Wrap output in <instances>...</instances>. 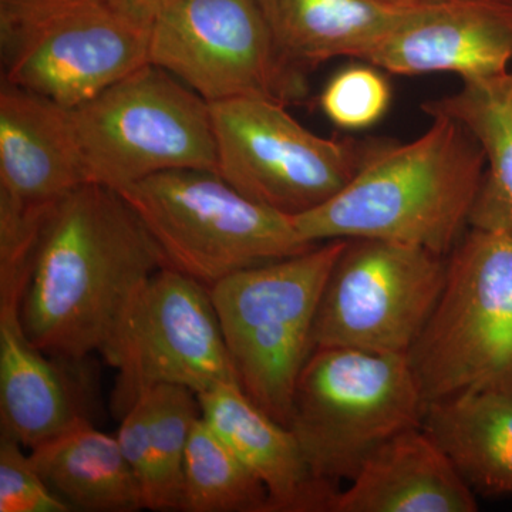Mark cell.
<instances>
[{
    "mask_svg": "<svg viewBox=\"0 0 512 512\" xmlns=\"http://www.w3.org/2000/svg\"><path fill=\"white\" fill-rule=\"evenodd\" d=\"M163 252L119 191L87 183L47 214L19 316L33 345L83 362L106 349Z\"/></svg>",
    "mask_w": 512,
    "mask_h": 512,
    "instance_id": "6da1fadb",
    "label": "cell"
},
{
    "mask_svg": "<svg viewBox=\"0 0 512 512\" xmlns=\"http://www.w3.org/2000/svg\"><path fill=\"white\" fill-rule=\"evenodd\" d=\"M431 120L410 143L382 140L335 197L293 217L301 237L311 244L384 239L450 254L470 228L487 160L460 121Z\"/></svg>",
    "mask_w": 512,
    "mask_h": 512,
    "instance_id": "7a4b0ae2",
    "label": "cell"
},
{
    "mask_svg": "<svg viewBox=\"0 0 512 512\" xmlns=\"http://www.w3.org/2000/svg\"><path fill=\"white\" fill-rule=\"evenodd\" d=\"M140 0H0L2 82L76 109L148 63Z\"/></svg>",
    "mask_w": 512,
    "mask_h": 512,
    "instance_id": "3957f363",
    "label": "cell"
},
{
    "mask_svg": "<svg viewBox=\"0 0 512 512\" xmlns=\"http://www.w3.org/2000/svg\"><path fill=\"white\" fill-rule=\"evenodd\" d=\"M346 242H320L208 289L242 390L286 427L296 384L313 352L320 299Z\"/></svg>",
    "mask_w": 512,
    "mask_h": 512,
    "instance_id": "277c9868",
    "label": "cell"
},
{
    "mask_svg": "<svg viewBox=\"0 0 512 512\" xmlns=\"http://www.w3.org/2000/svg\"><path fill=\"white\" fill-rule=\"evenodd\" d=\"M120 194L167 265L208 289L318 245L301 237L292 217L249 200L214 171H164Z\"/></svg>",
    "mask_w": 512,
    "mask_h": 512,
    "instance_id": "5b68a950",
    "label": "cell"
},
{
    "mask_svg": "<svg viewBox=\"0 0 512 512\" xmlns=\"http://www.w3.org/2000/svg\"><path fill=\"white\" fill-rule=\"evenodd\" d=\"M424 407L407 355L319 348L296 384L289 429L313 471L338 484L387 440L421 426Z\"/></svg>",
    "mask_w": 512,
    "mask_h": 512,
    "instance_id": "8992f818",
    "label": "cell"
},
{
    "mask_svg": "<svg viewBox=\"0 0 512 512\" xmlns=\"http://www.w3.org/2000/svg\"><path fill=\"white\" fill-rule=\"evenodd\" d=\"M424 403L512 382V234L470 227L407 353Z\"/></svg>",
    "mask_w": 512,
    "mask_h": 512,
    "instance_id": "52a82bcc",
    "label": "cell"
},
{
    "mask_svg": "<svg viewBox=\"0 0 512 512\" xmlns=\"http://www.w3.org/2000/svg\"><path fill=\"white\" fill-rule=\"evenodd\" d=\"M70 111L89 183L120 192L164 171L217 173L210 103L154 64Z\"/></svg>",
    "mask_w": 512,
    "mask_h": 512,
    "instance_id": "ba28073f",
    "label": "cell"
},
{
    "mask_svg": "<svg viewBox=\"0 0 512 512\" xmlns=\"http://www.w3.org/2000/svg\"><path fill=\"white\" fill-rule=\"evenodd\" d=\"M217 174L249 200L298 217L350 183L382 140L320 137L276 101L210 104Z\"/></svg>",
    "mask_w": 512,
    "mask_h": 512,
    "instance_id": "9c48e42d",
    "label": "cell"
},
{
    "mask_svg": "<svg viewBox=\"0 0 512 512\" xmlns=\"http://www.w3.org/2000/svg\"><path fill=\"white\" fill-rule=\"evenodd\" d=\"M148 63L208 103L308 96L306 73L279 52L256 0H175L154 15Z\"/></svg>",
    "mask_w": 512,
    "mask_h": 512,
    "instance_id": "30bf717a",
    "label": "cell"
},
{
    "mask_svg": "<svg viewBox=\"0 0 512 512\" xmlns=\"http://www.w3.org/2000/svg\"><path fill=\"white\" fill-rule=\"evenodd\" d=\"M101 356L117 370L111 407L119 419L141 394L163 384L197 396L241 386L210 291L170 266L134 296Z\"/></svg>",
    "mask_w": 512,
    "mask_h": 512,
    "instance_id": "8fae6325",
    "label": "cell"
},
{
    "mask_svg": "<svg viewBox=\"0 0 512 512\" xmlns=\"http://www.w3.org/2000/svg\"><path fill=\"white\" fill-rule=\"evenodd\" d=\"M447 256L384 239H348L313 326V350L407 355L439 301Z\"/></svg>",
    "mask_w": 512,
    "mask_h": 512,
    "instance_id": "7c38bea8",
    "label": "cell"
},
{
    "mask_svg": "<svg viewBox=\"0 0 512 512\" xmlns=\"http://www.w3.org/2000/svg\"><path fill=\"white\" fill-rule=\"evenodd\" d=\"M383 72L474 80L512 66V0H430L360 57Z\"/></svg>",
    "mask_w": 512,
    "mask_h": 512,
    "instance_id": "4fadbf2b",
    "label": "cell"
},
{
    "mask_svg": "<svg viewBox=\"0 0 512 512\" xmlns=\"http://www.w3.org/2000/svg\"><path fill=\"white\" fill-rule=\"evenodd\" d=\"M87 183L72 111L2 82L0 195L50 208Z\"/></svg>",
    "mask_w": 512,
    "mask_h": 512,
    "instance_id": "5bb4252c",
    "label": "cell"
},
{
    "mask_svg": "<svg viewBox=\"0 0 512 512\" xmlns=\"http://www.w3.org/2000/svg\"><path fill=\"white\" fill-rule=\"evenodd\" d=\"M202 419L265 485L271 512H333L340 490L313 471L293 431L238 384L198 396Z\"/></svg>",
    "mask_w": 512,
    "mask_h": 512,
    "instance_id": "9a60e30c",
    "label": "cell"
},
{
    "mask_svg": "<svg viewBox=\"0 0 512 512\" xmlns=\"http://www.w3.org/2000/svg\"><path fill=\"white\" fill-rule=\"evenodd\" d=\"M19 305V293L0 292V434L29 451L90 420L74 383L72 367L79 362L33 345Z\"/></svg>",
    "mask_w": 512,
    "mask_h": 512,
    "instance_id": "2e32d148",
    "label": "cell"
},
{
    "mask_svg": "<svg viewBox=\"0 0 512 512\" xmlns=\"http://www.w3.org/2000/svg\"><path fill=\"white\" fill-rule=\"evenodd\" d=\"M471 490L447 454L421 426L377 448L333 512H476Z\"/></svg>",
    "mask_w": 512,
    "mask_h": 512,
    "instance_id": "e0dca14e",
    "label": "cell"
},
{
    "mask_svg": "<svg viewBox=\"0 0 512 512\" xmlns=\"http://www.w3.org/2000/svg\"><path fill=\"white\" fill-rule=\"evenodd\" d=\"M279 52L308 73L335 57L360 60L430 0H256Z\"/></svg>",
    "mask_w": 512,
    "mask_h": 512,
    "instance_id": "ac0fdd59",
    "label": "cell"
},
{
    "mask_svg": "<svg viewBox=\"0 0 512 512\" xmlns=\"http://www.w3.org/2000/svg\"><path fill=\"white\" fill-rule=\"evenodd\" d=\"M421 427L474 493L512 495V382L427 403Z\"/></svg>",
    "mask_w": 512,
    "mask_h": 512,
    "instance_id": "d6986e66",
    "label": "cell"
},
{
    "mask_svg": "<svg viewBox=\"0 0 512 512\" xmlns=\"http://www.w3.org/2000/svg\"><path fill=\"white\" fill-rule=\"evenodd\" d=\"M29 454L46 484L72 511L144 510L140 485L119 440L97 430L92 421L39 444Z\"/></svg>",
    "mask_w": 512,
    "mask_h": 512,
    "instance_id": "ffe728a7",
    "label": "cell"
},
{
    "mask_svg": "<svg viewBox=\"0 0 512 512\" xmlns=\"http://www.w3.org/2000/svg\"><path fill=\"white\" fill-rule=\"evenodd\" d=\"M421 107L430 117L460 121L484 150L487 168L470 227L512 234V66L495 76L464 80L458 92Z\"/></svg>",
    "mask_w": 512,
    "mask_h": 512,
    "instance_id": "44dd1931",
    "label": "cell"
},
{
    "mask_svg": "<svg viewBox=\"0 0 512 512\" xmlns=\"http://www.w3.org/2000/svg\"><path fill=\"white\" fill-rule=\"evenodd\" d=\"M184 511L271 512L265 485L202 416L185 454Z\"/></svg>",
    "mask_w": 512,
    "mask_h": 512,
    "instance_id": "7402d4cb",
    "label": "cell"
},
{
    "mask_svg": "<svg viewBox=\"0 0 512 512\" xmlns=\"http://www.w3.org/2000/svg\"><path fill=\"white\" fill-rule=\"evenodd\" d=\"M150 478L143 491L144 510L184 511V464L195 423L201 419L197 394L163 384L146 392Z\"/></svg>",
    "mask_w": 512,
    "mask_h": 512,
    "instance_id": "603a6c76",
    "label": "cell"
},
{
    "mask_svg": "<svg viewBox=\"0 0 512 512\" xmlns=\"http://www.w3.org/2000/svg\"><path fill=\"white\" fill-rule=\"evenodd\" d=\"M379 67L349 66L339 70L319 97L320 109L343 130H365L383 119L392 89Z\"/></svg>",
    "mask_w": 512,
    "mask_h": 512,
    "instance_id": "cb8c5ba5",
    "label": "cell"
},
{
    "mask_svg": "<svg viewBox=\"0 0 512 512\" xmlns=\"http://www.w3.org/2000/svg\"><path fill=\"white\" fill-rule=\"evenodd\" d=\"M18 441L0 434V512H70Z\"/></svg>",
    "mask_w": 512,
    "mask_h": 512,
    "instance_id": "d4e9b609",
    "label": "cell"
},
{
    "mask_svg": "<svg viewBox=\"0 0 512 512\" xmlns=\"http://www.w3.org/2000/svg\"><path fill=\"white\" fill-rule=\"evenodd\" d=\"M140 2L156 15L158 10L163 9L164 6L170 5V3L175 2V0H140Z\"/></svg>",
    "mask_w": 512,
    "mask_h": 512,
    "instance_id": "484cf974",
    "label": "cell"
}]
</instances>
